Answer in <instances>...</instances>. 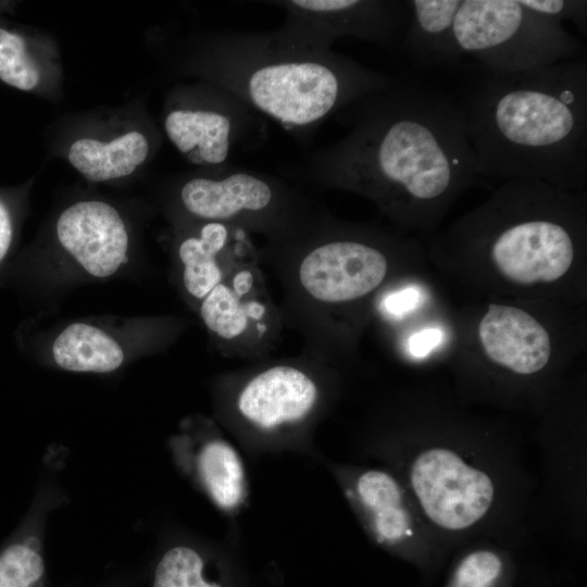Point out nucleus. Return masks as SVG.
<instances>
[{"mask_svg":"<svg viewBox=\"0 0 587 587\" xmlns=\"http://www.w3.org/2000/svg\"><path fill=\"white\" fill-rule=\"evenodd\" d=\"M476 338L491 370L484 392L499 400L550 404L555 397L548 378L553 341L535 314L516 304L490 303L477 323Z\"/></svg>","mask_w":587,"mask_h":587,"instance_id":"obj_10","label":"nucleus"},{"mask_svg":"<svg viewBox=\"0 0 587 587\" xmlns=\"http://www.w3.org/2000/svg\"><path fill=\"white\" fill-rule=\"evenodd\" d=\"M349 132L296 170L304 182L371 200L401 230H430L480 184L459 101L398 76L347 105Z\"/></svg>","mask_w":587,"mask_h":587,"instance_id":"obj_1","label":"nucleus"},{"mask_svg":"<svg viewBox=\"0 0 587 587\" xmlns=\"http://www.w3.org/2000/svg\"><path fill=\"white\" fill-rule=\"evenodd\" d=\"M259 362L225 378L222 410L230 426L263 440L309 429L333 395V365L304 351L295 358Z\"/></svg>","mask_w":587,"mask_h":587,"instance_id":"obj_7","label":"nucleus"},{"mask_svg":"<svg viewBox=\"0 0 587 587\" xmlns=\"http://www.w3.org/2000/svg\"><path fill=\"white\" fill-rule=\"evenodd\" d=\"M410 21L401 47L409 59L422 68L459 67V52L453 23L461 0H410Z\"/></svg>","mask_w":587,"mask_h":587,"instance_id":"obj_19","label":"nucleus"},{"mask_svg":"<svg viewBox=\"0 0 587 587\" xmlns=\"http://www.w3.org/2000/svg\"><path fill=\"white\" fill-rule=\"evenodd\" d=\"M334 473L364 532L377 546L416 560L446 551L391 470L338 464Z\"/></svg>","mask_w":587,"mask_h":587,"instance_id":"obj_12","label":"nucleus"},{"mask_svg":"<svg viewBox=\"0 0 587 587\" xmlns=\"http://www.w3.org/2000/svg\"><path fill=\"white\" fill-rule=\"evenodd\" d=\"M440 333L435 329L424 330L413 336L409 342V350L414 355L425 354L439 339Z\"/></svg>","mask_w":587,"mask_h":587,"instance_id":"obj_27","label":"nucleus"},{"mask_svg":"<svg viewBox=\"0 0 587 587\" xmlns=\"http://www.w3.org/2000/svg\"><path fill=\"white\" fill-rule=\"evenodd\" d=\"M585 192L513 178L436 240L440 250L480 257L520 288L559 283L583 254Z\"/></svg>","mask_w":587,"mask_h":587,"instance_id":"obj_6","label":"nucleus"},{"mask_svg":"<svg viewBox=\"0 0 587 587\" xmlns=\"http://www.w3.org/2000/svg\"><path fill=\"white\" fill-rule=\"evenodd\" d=\"M52 358L62 370L78 373H110L124 363L121 344L95 325L77 322L53 340Z\"/></svg>","mask_w":587,"mask_h":587,"instance_id":"obj_21","label":"nucleus"},{"mask_svg":"<svg viewBox=\"0 0 587 587\" xmlns=\"http://www.w3.org/2000/svg\"><path fill=\"white\" fill-rule=\"evenodd\" d=\"M185 67L305 140L330 115L387 88L398 76L298 42L277 28L221 30L199 38Z\"/></svg>","mask_w":587,"mask_h":587,"instance_id":"obj_5","label":"nucleus"},{"mask_svg":"<svg viewBox=\"0 0 587 587\" xmlns=\"http://www.w3.org/2000/svg\"><path fill=\"white\" fill-rule=\"evenodd\" d=\"M175 254L183 292L197 308L235 270L261 261L252 234L217 222L183 224L176 238Z\"/></svg>","mask_w":587,"mask_h":587,"instance_id":"obj_16","label":"nucleus"},{"mask_svg":"<svg viewBox=\"0 0 587 587\" xmlns=\"http://www.w3.org/2000/svg\"><path fill=\"white\" fill-rule=\"evenodd\" d=\"M459 103L482 177L534 178L585 192L584 57L514 73L479 67Z\"/></svg>","mask_w":587,"mask_h":587,"instance_id":"obj_4","label":"nucleus"},{"mask_svg":"<svg viewBox=\"0 0 587 587\" xmlns=\"http://www.w3.org/2000/svg\"><path fill=\"white\" fill-rule=\"evenodd\" d=\"M40 78V70L28 54L24 39L0 28V79L16 89L32 91Z\"/></svg>","mask_w":587,"mask_h":587,"instance_id":"obj_25","label":"nucleus"},{"mask_svg":"<svg viewBox=\"0 0 587 587\" xmlns=\"http://www.w3.org/2000/svg\"><path fill=\"white\" fill-rule=\"evenodd\" d=\"M41 537L25 533L0 551V587H43Z\"/></svg>","mask_w":587,"mask_h":587,"instance_id":"obj_23","label":"nucleus"},{"mask_svg":"<svg viewBox=\"0 0 587 587\" xmlns=\"http://www.w3.org/2000/svg\"><path fill=\"white\" fill-rule=\"evenodd\" d=\"M261 261L235 270L199 303V316L220 352L228 358L267 359L285 326L264 282Z\"/></svg>","mask_w":587,"mask_h":587,"instance_id":"obj_13","label":"nucleus"},{"mask_svg":"<svg viewBox=\"0 0 587 587\" xmlns=\"http://www.w3.org/2000/svg\"><path fill=\"white\" fill-rule=\"evenodd\" d=\"M204 566L198 550L185 545L175 546L159 560L153 587H222L205 578Z\"/></svg>","mask_w":587,"mask_h":587,"instance_id":"obj_24","label":"nucleus"},{"mask_svg":"<svg viewBox=\"0 0 587 587\" xmlns=\"http://www.w3.org/2000/svg\"><path fill=\"white\" fill-rule=\"evenodd\" d=\"M527 9L560 23L570 21L582 32L587 30V1L582 0H520Z\"/></svg>","mask_w":587,"mask_h":587,"instance_id":"obj_26","label":"nucleus"},{"mask_svg":"<svg viewBox=\"0 0 587 587\" xmlns=\"http://www.w3.org/2000/svg\"><path fill=\"white\" fill-rule=\"evenodd\" d=\"M153 149L154 141L146 132L129 129L110 138H76L66 157L84 178L105 183L133 175L146 164Z\"/></svg>","mask_w":587,"mask_h":587,"instance_id":"obj_20","label":"nucleus"},{"mask_svg":"<svg viewBox=\"0 0 587 587\" xmlns=\"http://www.w3.org/2000/svg\"><path fill=\"white\" fill-rule=\"evenodd\" d=\"M55 236L62 249L90 276L107 278L127 262L129 234L112 204L80 200L59 215Z\"/></svg>","mask_w":587,"mask_h":587,"instance_id":"obj_18","label":"nucleus"},{"mask_svg":"<svg viewBox=\"0 0 587 587\" xmlns=\"http://www.w3.org/2000/svg\"><path fill=\"white\" fill-rule=\"evenodd\" d=\"M544 516L567 539H586V440L582 425L548 420L541 434Z\"/></svg>","mask_w":587,"mask_h":587,"instance_id":"obj_15","label":"nucleus"},{"mask_svg":"<svg viewBox=\"0 0 587 587\" xmlns=\"http://www.w3.org/2000/svg\"><path fill=\"white\" fill-rule=\"evenodd\" d=\"M507 549L489 540L464 546L446 587H501L509 567Z\"/></svg>","mask_w":587,"mask_h":587,"instance_id":"obj_22","label":"nucleus"},{"mask_svg":"<svg viewBox=\"0 0 587 587\" xmlns=\"http://www.w3.org/2000/svg\"><path fill=\"white\" fill-rule=\"evenodd\" d=\"M284 11L277 29L287 37L332 50L338 39L351 37L384 49L401 46L410 8L400 0H280L268 1Z\"/></svg>","mask_w":587,"mask_h":587,"instance_id":"obj_14","label":"nucleus"},{"mask_svg":"<svg viewBox=\"0 0 587 587\" xmlns=\"http://www.w3.org/2000/svg\"><path fill=\"white\" fill-rule=\"evenodd\" d=\"M186 428L171 446L179 467L221 511L239 512L248 499V482L237 449L211 422Z\"/></svg>","mask_w":587,"mask_h":587,"instance_id":"obj_17","label":"nucleus"},{"mask_svg":"<svg viewBox=\"0 0 587 587\" xmlns=\"http://www.w3.org/2000/svg\"><path fill=\"white\" fill-rule=\"evenodd\" d=\"M459 52L479 67L514 73L583 58V45L562 23L520 0H461L453 23Z\"/></svg>","mask_w":587,"mask_h":587,"instance_id":"obj_9","label":"nucleus"},{"mask_svg":"<svg viewBox=\"0 0 587 587\" xmlns=\"http://www.w3.org/2000/svg\"><path fill=\"white\" fill-rule=\"evenodd\" d=\"M414 241L396 232L340 220L319 208L286 235L265 239L261 260L283 287L284 323L304 338V352L334 364L349 355Z\"/></svg>","mask_w":587,"mask_h":587,"instance_id":"obj_3","label":"nucleus"},{"mask_svg":"<svg viewBox=\"0 0 587 587\" xmlns=\"http://www.w3.org/2000/svg\"><path fill=\"white\" fill-rule=\"evenodd\" d=\"M374 450L446 550L530 539L537 486L511 435L422 404L382 434Z\"/></svg>","mask_w":587,"mask_h":587,"instance_id":"obj_2","label":"nucleus"},{"mask_svg":"<svg viewBox=\"0 0 587 587\" xmlns=\"http://www.w3.org/2000/svg\"><path fill=\"white\" fill-rule=\"evenodd\" d=\"M173 200L183 224L225 223L265 239L286 235L319 208L285 179L232 164L201 168L182 178Z\"/></svg>","mask_w":587,"mask_h":587,"instance_id":"obj_8","label":"nucleus"},{"mask_svg":"<svg viewBox=\"0 0 587 587\" xmlns=\"http://www.w3.org/2000/svg\"><path fill=\"white\" fill-rule=\"evenodd\" d=\"M12 221L5 205L0 201V263L7 255L12 242Z\"/></svg>","mask_w":587,"mask_h":587,"instance_id":"obj_28","label":"nucleus"},{"mask_svg":"<svg viewBox=\"0 0 587 587\" xmlns=\"http://www.w3.org/2000/svg\"><path fill=\"white\" fill-rule=\"evenodd\" d=\"M260 115L227 90L204 80L173 92L163 128L189 163L210 168L229 164L238 149L262 135Z\"/></svg>","mask_w":587,"mask_h":587,"instance_id":"obj_11","label":"nucleus"}]
</instances>
